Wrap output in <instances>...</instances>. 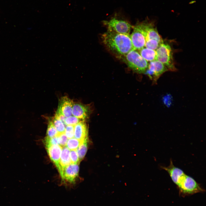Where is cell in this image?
<instances>
[{"label":"cell","mask_w":206,"mask_h":206,"mask_svg":"<svg viewBox=\"0 0 206 206\" xmlns=\"http://www.w3.org/2000/svg\"><path fill=\"white\" fill-rule=\"evenodd\" d=\"M137 23L145 37L146 41L151 39L156 40L160 43L164 41L154 23L146 20Z\"/></svg>","instance_id":"7"},{"label":"cell","mask_w":206,"mask_h":206,"mask_svg":"<svg viewBox=\"0 0 206 206\" xmlns=\"http://www.w3.org/2000/svg\"><path fill=\"white\" fill-rule=\"evenodd\" d=\"M74 126L69 125L66 127L64 133L68 138L70 139L74 136Z\"/></svg>","instance_id":"23"},{"label":"cell","mask_w":206,"mask_h":206,"mask_svg":"<svg viewBox=\"0 0 206 206\" xmlns=\"http://www.w3.org/2000/svg\"><path fill=\"white\" fill-rule=\"evenodd\" d=\"M138 52L142 57L148 62H150L157 60L156 51L147 48L145 47Z\"/></svg>","instance_id":"16"},{"label":"cell","mask_w":206,"mask_h":206,"mask_svg":"<svg viewBox=\"0 0 206 206\" xmlns=\"http://www.w3.org/2000/svg\"><path fill=\"white\" fill-rule=\"evenodd\" d=\"M61 154L60 165L62 170L61 177L62 176L63 171L64 168L70 164L71 161L70 157V151L66 146L62 148Z\"/></svg>","instance_id":"15"},{"label":"cell","mask_w":206,"mask_h":206,"mask_svg":"<svg viewBox=\"0 0 206 206\" xmlns=\"http://www.w3.org/2000/svg\"><path fill=\"white\" fill-rule=\"evenodd\" d=\"M55 116L58 118L65 124V120L66 117L62 113L57 111Z\"/></svg>","instance_id":"26"},{"label":"cell","mask_w":206,"mask_h":206,"mask_svg":"<svg viewBox=\"0 0 206 206\" xmlns=\"http://www.w3.org/2000/svg\"><path fill=\"white\" fill-rule=\"evenodd\" d=\"M82 120L74 116H71L66 117L64 123L66 125H71L75 126Z\"/></svg>","instance_id":"22"},{"label":"cell","mask_w":206,"mask_h":206,"mask_svg":"<svg viewBox=\"0 0 206 206\" xmlns=\"http://www.w3.org/2000/svg\"><path fill=\"white\" fill-rule=\"evenodd\" d=\"M88 138L84 140L76 150L80 161L84 157L87 151Z\"/></svg>","instance_id":"17"},{"label":"cell","mask_w":206,"mask_h":206,"mask_svg":"<svg viewBox=\"0 0 206 206\" xmlns=\"http://www.w3.org/2000/svg\"><path fill=\"white\" fill-rule=\"evenodd\" d=\"M161 44L156 40H150L146 41L145 47L150 49L156 50Z\"/></svg>","instance_id":"21"},{"label":"cell","mask_w":206,"mask_h":206,"mask_svg":"<svg viewBox=\"0 0 206 206\" xmlns=\"http://www.w3.org/2000/svg\"><path fill=\"white\" fill-rule=\"evenodd\" d=\"M83 141L74 138L69 139L67 142L66 147L71 150H76Z\"/></svg>","instance_id":"19"},{"label":"cell","mask_w":206,"mask_h":206,"mask_svg":"<svg viewBox=\"0 0 206 206\" xmlns=\"http://www.w3.org/2000/svg\"><path fill=\"white\" fill-rule=\"evenodd\" d=\"M101 38L107 49L119 58L134 49L130 35L107 30L102 35Z\"/></svg>","instance_id":"1"},{"label":"cell","mask_w":206,"mask_h":206,"mask_svg":"<svg viewBox=\"0 0 206 206\" xmlns=\"http://www.w3.org/2000/svg\"><path fill=\"white\" fill-rule=\"evenodd\" d=\"M59 134L52 121H49L47 131L46 137L52 138L58 136Z\"/></svg>","instance_id":"20"},{"label":"cell","mask_w":206,"mask_h":206,"mask_svg":"<svg viewBox=\"0 0 206 206\" xmlns=\"http://www.w3.org/2000/svg\"><path fill=\"white\" fill-rule=\"evenodd\" d=\"M59 145L62 148L66 146L68 138L64 133L59 134L58 136Z\"/></svg>","instance_id":"25"},{"label":"cell","mask_w":206,"mask_h":206,"mask_svg":"<svg viewBox=\"0 0 206 206\" xmlns=\"http://www.w3.org/2000/svg\"><path fill=\"white\" fill-rule=\"evenodd\" d=\"M179 195L182 196L203 192L205 190L192 177L185 174L179 179L176 184Z\"/></svg>","instance_id":"3"},{"label":"cell","mask_w":206,"mask_h":206,"mask_svg":"<svg viewBox=\"0 0 206 206\" xmlns=\"http://www.w3.org/2000/svg\"><path fill=\"white\" fill-rule=\"evenodd\" d=\"M73 101L67 96L62 97L59 101L57 111L66 117L71 116L74 104Z\"/></svg>","instance_id":"12"},{"label":"cell","mask_w":206,"mask_h":206,"mask_svg":"<svg viewBox=\"0 0 206 206\" xmlns=\"http://www.w3.org/2000/svg\"><path fill=\"white\" fill-rule=\"evenodd\" d=\"M45 146L51 160L56 166L61 176L62 172L60 160L62 147L59 145H53Z\"/></svg>","instance_id":"9"},{"label":"cell","mask_w":206,"mask_h":206,"mask_svg":"<svg viewBox=\"0 0 206 206\" xmlns=\"http://www.w3.org/2000/svg\"><path fill=\"white\" fill-rule=\"evenodd\" d=\"M161 168L167 171L172 181L175 184L181 177L185 174L181 169L174 165L171 160L168 166H161Z\"/></svg>","instance_id":"14"},{"label":"cell","mask_w":206,"mask_h":206,"mask_svg":"<svg viewBox=\"0 0 206 206\" xmlns=\"http://www.w3.org/2000/svg\"><path fill=\"white\" fill-rule=\"evenodd\" d=\"M52 121L59 134L64 133L66 126L62 122L55 116Z\"/></svg>","instance_id":"18"},{"label":"cell","mask_w":206,"mask_h":206,"mask_svg":"<svg viewBox=\"0 0 206 206\" xmlns=\"http://www.w3.org/2000/svg\"><path fill=\"white\" fill-rule=\"evenodd\" d=\"M79 171L78 164L70 163L64 169L62 179L70 183H74L78 177Z\"/></svg>","instance_id":"10"},{"label":"cell","mask_w":206,"mask_h":206,"mask_svg":"<svg viewBox=\"0 0 206 206\" xmlns=\"http://www.w3.org/2000/svg\"><path fill=\"white\" fill-rule=\"evenodd\" d=\"M156 51L157 60L162 63L168 71L176 70L172 48L169 44L163 41L160 45Z\"/></svg>","instance_id":"4"},{"label":"cell","mask_w":206,"mask_h":206,"mask_svg":"<svg viewBox=\"0 0 206 206\" xmlns=\"http://www.w3.org/2000/svg\"><path fill=\"white\" fill-rule=\"evenodd\" d=\"M70 157L71 163L79 164L80 161L76 150H72L70 152Z\"/></svg>","instance_id":"24"},{"label":"cell","mask_w":206,"mask_h":206,"mask_svg":"<svg viewBox=\"0 0 206 206\" xmlns=\"http://www.w3.org/2000/svg\"><path fill=\"white\" fill-rule=\"evenodd\" d=\"M168 71L162 63L156 60L148 62V68L145 73L152 80L154 84H156L158 80L163 74Z\"/></svg>","instance_id":"6"},{"label":"cell","mask_w":206,"mask_h":206,"mask_svg":"<svg viewBox=\"0 0 206 206\" xmlns=\"http://www.w3.org/2000/svg\"><path fill=\"white\" fill-rule=\"evenodd\" d=\"M91 110L89 105L80 103H74L72 115L80 120L85 121L89 117Z\"/></svg>","instance_id":"11"},{"label":"cell","mask_w":206,"mask_h":206,"mask_svg":"<svg viewBox=\"0 0 206 206\" xmlns=\"http://www.w3.org/2000/svg\"><path fill=\"white\" fill-rule=\"evenodd\" d=\"M132 28L133 31L130 37L134 50L138 51L145 47V38L137 23Z\"/></svg>","instance_id":"8"},{"label":"cell","mask_w":206,"mask_h":206,"mask_svg":"<svg viewBox=\"0 0 206 206\" xmlns=\"http://www.w3.org/2000/svg\"><path fill=\"white\" fill-rule=\"evenodd\" d=\"M103 23L107 27V30L127 35H130L133 27L128 21L116 17L109 20L103 21Z\"/></svg>","instance_id":"5"},{"label":"cell","mask_w":206,"mask_h":206,"mask_svg":"<svg viewBox=\"0 0 206 206\" xmlns=\"http://www.w3.org/2000/svg\"><path fill=\"white\" fill-rule=\"evenodd\" d=\"M128 66L136 72L145 73L148 62L140 55L137 50H132L120 58Z\"/></svg>","instance_id":"2"},{"label":"cell","mask_w":206,"mask_h":206,"mask_svg":"<svg viewBox=\"0 0 206 206\" xmlns=\"http://www.w3.org/2000/svg\"><path fill=\"white\" fill-rule=\"evenodd\" d=\"M85 121L84 120L80 121L74 127L75 138L82 141L88 138V128Z\"/></svg>","instance_id":"13"}]
</instances>
